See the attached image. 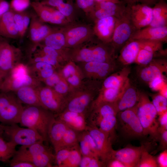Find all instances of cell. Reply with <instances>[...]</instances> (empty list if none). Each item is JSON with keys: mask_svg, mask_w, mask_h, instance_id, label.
I'll list each match as a JSON object with an SVG mask.
<instances>
[{"mask_svg": "<svg viewBox=\"0 0 167 167\" xmlns=\"http://www.w3.org/2000/svg\"><path fill=\"white\" fill-rule=\"evenodd\" d=\"M0 36L12 39L19 37L14 19V12L10 8L0 17Z\"/></svg>", "mask_w": 167, "mask_h": 167, "instance_id": "cell-29", "label": "cell"}, {"mask_svg": "<svg viewBox=\"0 0 167 167\" xmlns=\"http://www.w3.org/2000/svg\"><path fill=\"white\" fill-rule=\"evenodd\" d=\"M10 9L15 12H21L26 11L30 5V0H11Z\"/></svg>", "mask_w": 167, "mask_h": 167, "instance_id": "cell-48", "label": "cell"}, {"mask_svg": "<svg viewBox=\"0 0 167 167\" xmlns=\"http://www.w3.org/2000/svg\"><path fill=\"white\" fill-rule=\"evenodd\" d=\"M138 75L141 81L148 83L158 76H165L167 71V62L165 58H154L147 65L140 66Z\"/></svg>", "mask_w": 167, "mask_h": 167, "instance_id": "cell-18", "label": "cell"}, {"mask_svg": "<svg viewBox=\"0 0 167 167\" xmlns=\"http://www.w3.org/2000/svg\"><path fill=\"white\" fill-rule=\"evenodd\" d=\"M70 60L76 63L90 62H113L116 50L110 44L102 42L91 46H78L69 51Z\"/></svg>", "mask_w": 167, "mask_h": 167, "instance_id": "cell-2", "label": "cell"}, {"mask_svg": "<svg viewBox=\"0 0 167 167\" xmlns=\"http://www.w3.org/2000/svg\"><path fill=\"white\" fill-rule=\"evenodd\" d=\"M140 92L130 83L121 95L113 103L117 113L135 106L138 102Z\"/></svg>", "mask_w": 167, "mask_h": 167, "instance_id": "cell-27", "label": "cell"}, {"mask_svg": "<svg viewBox=\"0 0 167 167\" xmlns=\"http://www.w3.org/2000/svg\"><path fill=\"white\" fill-rule=\"evenodd\" d=\"M152 103L158 115L167 111V98L159 92L152 96Z\"/></svg>", "mask_w": 167, "mask_h": 167, "instance_id": "cell-43", "label": "cell"}, {"mask_svg": "<svg viewBox=\"0 0 167 167\" xmlns=\"http://www.w3.org/2000/svg\"><path fill=\"white\" fill-rule=\"evenodd\" d=\"M37 89L41 106L55 114L59 113L65 109L66 97L45 85H42Z\"/></svg>", "mask_w": 167, "mask_h": 167, "instance_id": "cell-11", "label": "cell"}, {"mask_svg": "<svg viewBox=\"0 0 167 167\" xmlns=\"http://www.w3.org/2000/svg\"><path fill=\"white\" fill-rule=\"evenodd\" d=\"M140 47L135 63L140 66L149 63L162 50L164 42L158 41L140 40Z\"/></svg>", "mask_w": 167, "mask_h": 167, "instance_id": "cell-20", "label": "cell"}, {"mask_svg": "<svg viewBox=\"0 0 167 167\" xmlns=\"http://www.w3.org/2000/svg\"><path fill=\"white\" fill-rule=\"evenodd\" d=\"M131 68L128 66H124L106 77L102 81L101 88H119L127 86L130 83L129 76Z\"/></svg>", "mask_w": 167, "mask_h": 167, "instance_id": "cell-26", "label": "cell"}, {"mask_svg": "<svg viewBox=\"0 0 167 167\" xmlns=\"http://www.w3.org/2000/svg\"><path fill=\"white\" fill-rule=\"evenodd\" d=\"M3 79L0 77V89L1 86Z\"/></svg>", "mask_w": 167, "mask_h": 167, "instance_id": "cell-62", "label": "cell"}, {"mask_svg": "<svg viewBox=\"0 0 167 167\" xmlns=\"http://www.w3.org/2000/svg\"><path fill=\"white\" fill-rule=\"evenodd\" d=\"M130 40L167 41V26L155 27L148 26L137 30Z\"/></svg>", "mask_w": 167, "mask_h": 167, "instance_id": "cell-23", "label": "cell"}, {"mask_svg": "<svg viewBox=\"0 0 167 167\" xmlns=\"http://www.w3.org/2000/svg\"><path fill=\"white\" fill-rule=\"evenodd\" d=\"M10 8V4L6 0H0V17Z\"/></svg>", "mask_w": 167, "mask_h": 167, "instance_id": "cell-58", "label": "cell"}, {"mask_svg": "<svg viewBox=\"0 0 167 167\" xmlns=\"http://www.w3.org/2000/svg\"><path fill=\"white\" fill-rule=\"evenodd\" d=\"M78 6L86 11H93L96 2L94 0H76Z\"/></svg>", "mask_w": 167, "mask_h": 167, "instance_id": "cell-51", "label": "cell"}, {"mask_svg": "<svg viewBox=\"0 0 167 167\" xmlns=\"http://www.w3.org/2000/svg\"><path fill=\"white\" fill-rule=\"evenodd\" d=\"M14 12V21L18 31L19 37L22 38L29 28L31 13L26 11L21 12Z\"/></svg>", "mask_w": 167, "mask_h": 167, "instance_id": "cell-39", "label": "cell"}, {"mask_svg": "<svg viewBox=\"0 0 167 167\" xmlns=\"http://www.w3.org/2000/svg\"><path fill=\"white\" fill-rule=\"evenodd\" d=\"M65 0H42L40 2L43 4L56 8L60 3Z\"/></svg>", "mask_w": 167, "mask_h": 167, "instance_id": "cell-59", "label": "cell"}, {"mask_svg": "<svg viewBox=\"0 0 167 167\" xmlns=\"http://www.w3.org/2000/svg\"><path fill=\"white\" fill-rule=\"evenodd\" d=\"M126 5L140 3L152 7L159 0H120Z\"/></svg>", "mask_w": 167, "mask_h": 167, "instance_id": "cell-53", "label": "cell"}, {"mask_svg": "<svg viewBox=\"0 0 167 167\" xmlns=\"http://www.w3.org/2000/svg\"><path fill=\"white\" fill-rule=\"evenodd\" d=\"M66 49L73 48L80 45L88 40L92 32L88 26H75L64 30Z\"/></svg>", "mask_w": 167, "mask_h": 167, "instance_id": "cell-21", "label": "cell"}, {"mask_svg": "<svg viewBox=\"0 0 167 167\" xmlns=\"http://www.w3.org/2000/svg\"><path fill=\"white\" fill-rule=\"evenodd\" d=\"M86 130L95 142L99 159L105 164L111 158L113 150L111 139L108 135L95 127L88 125Z\"/></svg>", "mask_w": 167, "mask_h": 167, "instance_id": "cell-13", "label": "cell"}, {"mask_svg": "<svg viewBox=\"0 0 167 167\" xmlns=\"http://www.w3.org/2000/svg\"><path fill=\"white\" fill-rule=\"evenodd\" d=\"M54 154L52 151L45 152L25 158L22 161L29 162L36 167L53 166Z\"/></svg>", "mask_w": 167, "mask_h": 167, "instance_id": "cell-38", "label": "cell"}, {"mask_svg": "<svg viewBox=\"0 0 167 167\" xmlns=\"http://www.w3.org/2000/svg\"><path fill=\"white\" fill-rule=\"evenodd\" d=\"M2 134H3L2 130L0 125V136H1V135H2Z\"/></svg>", "mask_w": 167, "mask_h": 167, "instance_id": "cell-63", "label": "cell"}, {"mask_svg": "<svg viewBox=\"0 0 167 167\" xmlns=\"http://www.w3.org/2000/svg\"><path fill=\"white\" fill-rule=\"evenodd\" d=\"M136 30L126 6L125 11L116 17L110 44L115 50L121 48L130 39Z\"/></svg>", "mask_w": 167, "mask_h": 167, "instance_id": "cell-7", "label": "cell"}, {"mask_svg": "<svg viewBox=\"0 0 167 167\" xmlns=\"http://www.w3.org/2000/svg\"><path fill=\"white\" fill-rule=\"evenodd\" d=\"M105 167H125L124 165L118 160L113 158L109 160L105 163Z\"/></svg>", "mask_w": 167, "mask_h": 167, "instance_id": "cell-57", "label": "cell"}, {"mask_svg": "<svg viewBox=\"0 0 167 167\" xmlns=\"http://www.w3.org/2000/svg\"><path fill=\"white\" fill-rule=\"evenodd\" d=\"M79 133L68 127L63 136L59 150L63 148H71L78 144Z\"/></svg>", "mask_w": 167, "mask_h": 167, "instance_id": "cell-41", "label": "cell"}, {"mask_svg": "<svg viewBox=\"0 0 167 167\" xmlns=\"http://www.w3.org/2000/svg\"><path fill=\"white\" fill-rule=\"evenodd\" d=\"M27 65L29 74L42 83L57 70L52 65L43 62H36Z\"/></svg>", "mask_w": 167, "mask_h": 167, "instance_id": "cell-32", "label": "cell"}, {"mask_svg": "<svg viewBox=\"0 0 167 167\" xmlns=\"http://www.w3.org/2000/svg\"><path fill=\"white\" fill-rule=\"evenodd\" d=\"M79 167H105V164L98 157L91 156H82Z\"/></svg>", "mask_w": 167, "mask_h": 167, "instance_id": "cell-45", "label": "cell"}, {"mask_svg": "<svg viewBox=\"0 0 167 167\" xmlns=\"http://www.w3.org/2000/svg\"><path fill=\"white\" fill-rule=\"evenodd\" d=\"M55 115L56 118L77 131L81 132L87 129L88 125L86 114L64 109L59 113Z\"/></svg>", "mask_w": 167, "mask_h": 167, "instance_id": "cell-22", "label": "cell"}, {"mask_svg": "<svg viewBox=\"0 0 167 167\" xmlns=\"http://www.w3.org/2000/svg\"><path fill=\"white\" fill-rule=\"evenodd\" d=\"M42 83L65 97L71 91L68 83L57 70Z\"/></svg>", "mask_w": 167, "mask_h": 167, "instance_id": "cell-33", "label": "cell"}, {"mask_svg": "<svg viewBox=\"0 0 167 167\" xmlns=\"http://www.w3.org/2000/svg\"><path fill=\"white\" fill-rule=\"evenodd\" d=\"M42 83L29 74L20 76H13L8 74L3 79L0 91L14 92L27 86L37 88L42 85Z\"/></svg>", "mask_w": 167, "mask_h": 167, "instance_id": "cell-19", "label": "cell"}, {"mask_svg": "<svg viewBox=\"0 0 167 167\" xmlns=\"http://www.w3.org/2000/svg\"><path fill=\"white\" fill-rule=\"evenodd\" d=\"M152 7V19L149 26H167V4L165 0H159Z\"/></svg>", "mask_w": 167, "mask_h": 167, "instance_id": "cell-37", "label": "cell"}, {"mask_svg": "<svg viewBox=\"0 0 167 167\" xmlns=\"http://www.w3.org/2000/svg\"><path fill=\"white\" fill-rule=\"evenodd\" d=\"M82 155L78 144L72 147L69 155L62 167H79Z\"/></svg>", "mask_w": 167, "mask_h": 167, "instance_id": "cell-42", "label": "cell"}, {"mask_svg": "<svg viewBox=\"0 0 167 167\" xmlns=\"http://www.w3.org/2000/svg\"><path fill=\"white\" fill-rule=\"evenodd\" d=\"M96 2H99L103 1H110L117 3H123L120 0H94Z\"/></svg>", "mask_w": 167, "mask_h": 167, "instance_id": "cell-61", "label": "cell"}, {"mask_svg": "<svg viewBox=\"0 0 167 167\" xmlns=\"http://www.w3.org/2000/svg\"><path fill=\"white\" fill-rule=\"evenodd\" d=\"M158 141L159 143L158 149L163 151L167 148V130H164L159 132Z\"/></svg>", "mask_w": 167, "mask_h": 167, "instance_id": "cell-52", "label": "cell"}, {"mask_svg": "<svg viewBox=\"0 0 167 167\" xmlns=\"http://www.w3.org/2000/svg\"><path fill=\"white\" fill-rule=\"evenodd\" d=\"M41 141L28 145L21 146L10 160H21L42 153L51 151Z\"/></svg>", "mask_w": 167, "mask_h": 167, "instance_id": "cell-30", "label": "cell"}, {"mask_svg": "<svg viewBox=\"0 0 167 167\" xmlns=\"http://www.w3.org/2000/svg\"><path fill=\"white\" fill-rule=\"evenodd\" d=\"M116 130L120 137L126 140L146 137L137 115L136 105L117 113Z\"/></svg>", "mask_w": 167, "mask_h": 167, "instance_id": "cell-5", "label": "cell"}, {"mask_svg": "<svg viewBox=\"0 0 167 167\" xmlns=\"http://www.w3.org/2000/svg\"><path fill=\"white\" fill-rule=\"evenodd\" d=\"M83 86L71 91L66 96L65 109L86 114L95 99V93L93 89L84 88Z\"/></svg>", "mask_w": 167, "mask_h": 167, "instance_id": "cell-9", "label": "cell"}, {"mask_svg": "<svg viewBox=\"0 0 167 167\" xmlns=\"http://www.w3.org/2000/svg\"><path fill=\"white\" fill-rule=\"evenodd\" d=\"M146 149L144 145L138 147L129 145L118 150L113 149L111 158L118 160L125 167H138L142 153Z\"/></svg>", "mask_w": 167, "mask_h": 167, "instance_id": "cell-15", "label": "cell"}, {"mask_svg": "<svg viewBox=\"0 0 167 167\" xmlns=\"http://www.w3.org/2000/svg\"><path fill=\"white\" fill-rule=\"evenodd\" d=\"M156 160L159 167H167V149L163 150L159 155Z\"/></svg>", "mask_w": 167, "mask_h": 167, "instance_id": "cell-55", "label": "cell"}, {"mask_svg": "<svg viewBox=\"0 0 167 167\" xmlns=\"http://www.w3.org/2000/svg\"><path fill=\"white\" fill-rule=\"evenodd\" d=\"M137 114L146 137L158 141L159 123L157 112L148 96L140 92L139 99L136 105Z\"/></svg>", "mask_w": 167, "mask_h": 167, "instance_id": "cell-4", "label": "cell"}, {"mask_svg": "<svg viewBox=\"0 0 167 167\" xmlns=\"http://www.w3.org/2000/svg\"><path fill=\"white\" fill-rule=\"evenodd\" d=\"M71 148H62L55 153L54 162V166L62 167L67 159Z\"/></svg>", "mask_w": 167, "mask_h": 167, "instance_id": "cell-47", "label": "cell"}, {"mask_svg": "<svg viewBox=\"0 0 167 167\" xmlns=\"http://www.w3.org/2000/svg\"><path fill=\"white\" fill-rule=\"evenodd\" d=\"M124 11H123L120 12L94 8L92 12L93 17L96 21L99 19L109 17L115 16L116 17L122 13Z\"/></svg>", "mask_w": 167, "mask_h": 167, "instance_id": "cell-46", "label": "cell"}, {"mask_svg": "<svg viewBox=\"0 0 167 167\" xmlns=\"http://www.w3.org/2000/svg\"><path fill=\"white\" fill-rule=\"evenodd\" d=\"M88 125L95 127L110 137L112 141L116 139V111L113 103H103L90 109Z\"/></svg>", "mask_w": 167, "mask_h": 167, "instance_id": "cell-3", "label": "cell"}, {"mask_svg": "<svg viewBox=\"0 0 167 167\" xmlns=\"http://www.w3.org/2000/svg\"><path fill=\"white\" fill-rule=\"evenodd\" d=\"M166 84L165 76L157 77L148 83L152 90L159 91Z\"/></svg>", "mask_w": 167, "mask_h": 167, "instance_id": "cell-49", "label": "cell"}, {"mask_svg": "<svg viewBox=\"0 0 167 167\" xmlns=\"http://www.w3.org/2000/svg\"><path fill=\"white\" fill-rule=\"evenodd\" d=\"M3 134L16 146L28 145L43 141L42 137L36 131L31 128L20 127L17 124L10 125L0 124Z\"/></svg>", "mask_w": 167, "mask_h": 167, "instance_id": "cell-8", "label": "cell"}, {"mask_svg": "<svg viewBox=\"0 0 167 167\" xmlns=\"http://www.w3.org/2000/svg\"><path fill=\"white\" fill-rule=\"evenodd\" d=\"M39 43L58 51L66 50V39L64 30L54 28Z\"/></svg>", "mask_w": 167, "mask_h": 167, "instance_id": "cell-36", "label": "cell"}, {"mask_svg": "<svg viewBox=\"0 0 167 167\" xmlns=\"http://www.w3.org/2000/svg\"><path fill=\"white\" fill-rule=\"evenodd\" d=\"M66 18L70 16L73 11L71 4L65 0L61 2L55 8Z\"/></svg>", "mask_w": 167, "mask_h": 167, "instance_id": "cell-50", "label": "cell"}, {"mask_svg": "<svg viewBox=\"0 0 167 167\" xmlns=\"http://www.w3.org/2000/svg\"><path fill=\"white\" fill-rule=\"evenodd\" d=\"M9 163L11 167H36L29 162L22 160H10Z\"/></svg>", "mask_w": 167, "mask_h": 167, "instance_id": "cell-56", "label": "cell"}, {"mask_svg": "<svg viewBox=\"0 0 167 167\" xmlns=\"http://www.w3.org/2000/svg\"><path fill=\"white\" fill-rule=\"evenodd\" d=\"M21 51L5 41H0V77L3 79L20 62Z\"/></svg>", "mask_w": 167, "mask_h": 167, "instance_id": "cell-12", "label": "cell"}, {"mask_svg": "<svg viewBox=\"0 0 167 167\" xmlns=\"http://www.w3.org/2000/svg\"><path fill=\"white\" fill-rule=\"evenodd\" d=\"M158 116L159 132L167 130V111Z\"/></svg>", "mask_w": 167, "mask_h": 167, "instance_id": "cell-54", "label": "cell"}, {"mask_svg": "<svg viewBox=\"0 0 167 167\" xmlns=\"http://www.w3.org/2000/svg\"><path fill=\"white\" fill-rule=\"evenodd\" d=\"M68 126L61 120L55 118L49 130L48 140L56 153L59 149L61 143Z\"/></svg>", "mask_w": 167, "mask_h": 167, "instance_id": "cell-31", "label": "cell"}, {"mask_svg": "<svg viewBox=\"0 0 167 167\" xmlns=\"http://www.w3.org/2000/svg\"><path fill=\"white\" fill-rule=\"evenodd\" d=\"M30 5L43 22L57 25L66 23V17L56 9L44 5L39 1H33L31 3Z\"/></svg>", "mask_w": 167, "mask_h": 167, "instance_id": "cell-16", "label": "cell"}, {"mask_svg": "<svg viewBox=\"0 0 167 167\" xmlns=\"http://www.w3.org/2000/svg\"><path fill=\"white\" fill-rule=\"evenodd\" d=\"M116 17L110 16L96 20L94 33L101 41L110 44Z\"/></svg>", "mask_w": 167, "mask_h": 167, "instance_id": "cell-24", "label": "cell"}, {"mask_svg": "<svg viewBox=\"0 0 167 167\" xmlns=\"http://www.w3.org/2000/svg\"><path fill=\"white\" fill-rule=\"evenodd\" d=\"M84 78L96 81H103L117 69L118 64L113 62H90L79 63Z\"/></svg>", "mask_w": 167, "mask_h": 167, "instance_id": "cell-10", "label": "cell"}, {"mask_svg": "<svg viewBox=\"0 0 167 167\" xmlns=\"http://www.w3.org/2000/svg\"><path fill=\"white\" fill-rule=\"evenodd\" d=\"M78 144L82 156H93L99 158L95 142L87 130L79 132Z\"/></svg>", "mask_w": 167, "mask_h": 167, "instance_id": "cell-34", "label": "cell"}, {"mask_svg": "<svg viewBox=\"0 0 167 167\" xmlns=\"http://www.w3.org/2000/svg\"><path fill=\"white\" fill-rule=\"evenodd\" d=\"M37 88L27 86L21 88L13 92L22 104L28 105L41 106L39 100Z\"/></svg>", "mask_w": 167, "mask_h": 167, "instance_id": "cell-35", "label": "cell"}, {"mask_svg": "<svg viewBox=\"0 0 167 167\" xmlns=\"http://www.w3.org/2000/svg\"><path fill=\"white\" fill-rule=\"evenodd\" d=\"M167 87L166 84L159 91V93L163 96L167 98Z\"/></svg>", "mask_w": 167, "mask_h": 167, "instance_id": "cell-60", "label": "cell"}, {"mask_svg": "<svg viewBox=\"0 0 167 167\" xmlns=\"http://www.w3.org/2000/svg\"><path fill=\"white\" fill-rule=\"evenodd\" d=\"M57 70L68 83L71 91L83 85L84 75L79 66L75 62L70 60Z\"/></svg>", "mask_w": 167, "mask_h": 167, "instance_id": "cell-17", "label": "cell"}, {"mask_svg": "<svg viewBox=\"0 0 167 167\" xmlns=\"http://www.w3.org/2000/svg\"><path fill=\"white\" fill-rule=\"evenodd\" d=\"M35 13H31L29 31L32 44L40 43L53 30L44 24Z\"/></svg>", "mask_w": 167, "mask_h": 167, "instance_id": "cell-25", "label": "cell"}, {"mask_svg": "<svg viewBox=\"0 0 167 167\" xmlns=\"http://www.w3.org/2000/svg\"><path fill=\"white\" fill-rule=\"evenodd\" d=\"M55 118L54 113L41 106L27 105L24 107L19 123L22 126L36 131L46 142L48 140L49 130Z\"/></svg>", "mask_w": 167, "mask_h": 167, "instance_id": "cell-1", "label": "cell"}, {"mask_svg": "<svg viewBox=\"0 0 167 167\" xmlns=\"http://www.w3.org/2000/svg\"><path fill=\"white\" fill-rule=\"evenodd\" d=\"M140 47V40H129L120 49L118 63L125 66L135 63Z\"/></svg>", "mask_w": 167, "mask_h": 167, "instance_id": "cell-28", "label": "cell"}, {"mask_svg": "<svg viewBox=\"0 0 167 167\" xmlns=\"http://www.w3.org/2000/svg\"><path fill=\"white\" fill-rule=\"evenodd\" d=\"M24 106L13 92H0V122L10 125L19 123Z\"/></svg>", "mask_w": 167, "mask_h": 167, "instance_id": "cell-6", "label": "cell"}, {"mask_svg": "<svg viewBox=\"0 0 167 167\" xmlns=\"http://www.w3.org/2000/svg\"><path fill=\"white\" fill-rule=\"evenodd\" d=\"M16 146L10 141H6L0 136V161L9 162L16 152Z\"/></svg>", "mask_w": 167, "mask_h": 167, "instance_id": "cell-40", "label": "cell"}, {"mask_svg": "<svg viewBox=\"0 0 167 167\" xmlns=\"http://www.w3.org/2000/svg\"><path fill=\"white\" fill-rule=\"evenodd\" d=\"M132 23L136 30L149 25L152 19V7L138 3L126 5Z\"/></svg>", "mask_w": 167, "mask_h": 167, "instance_id": "cell-14", "label": "cell"}, {"mask_svg": "<svg viewBox=\"0 0 167 167\" xmlns=\"http://www.w3.org/2000/svg\"><path fill=\"white\" fill-rule=\"evenodd\" d=\"M156 158L149 154L147 149L142 152L138 167H157Z\"/></svg>", "mask_w": 167, "mask_h": 167, "instance_id": "cell-44", "label": "cell"}]
</instances>
